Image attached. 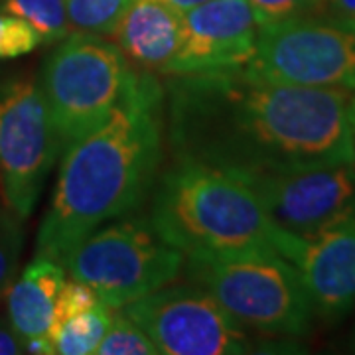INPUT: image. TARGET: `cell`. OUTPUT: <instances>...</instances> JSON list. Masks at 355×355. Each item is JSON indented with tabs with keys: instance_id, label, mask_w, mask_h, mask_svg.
<instances>
[{
	"instance_id": "6da1fadb",
	"label": "cell",
	"mask_w": 355,
	"mask_h": 355,
	"mask_svg": "<svg viewBox=\"0 0 355 355\" xmlns=\"http://www.w3.org/2000/svg\"><path fill=\"white\" fill-rule=\"evenodd\" d=\"M164 101L180 160L233 174L355 164L347 89L288 85L239 67L168 76Z\"/></svg>"
},
{
	"instance_id": "7a4b0ae2",
	"label": "cell",
	"mask_w": 355,
	"mask_h": 355,
	"mask_svg": "<svg viewBox=\"0 0 355 355\" xmlns=\"http://www.w3.org/2000/svg\"><path fill=\"white\" fill-rule=\"evenodd\" d=\"M164 85L139 71L101 127L67 146L36 254L62 263L105 223L128 216L156 184L164 150Z\"/></svg>"
},
{
	"instance_id": "3957f363",
	"label": "cell",
	"mask_w": 355,
	"mask_h": 355,
	"mask_svg": "<svg viewBox=\"0 0 355 355\" xmlns=\"http://www.w3.org/2000/svg\"><path fill=\"white\" fill-rule=\"evenodd\" d=\"M150 223L184 254L277 253V225L241 178L180 160L154 186Z\"/></svg>"
},
{
	"instance_id": "277c9868",
	"label": "cell",
	"mask_w": 355,
	"mask_h": 355,
	"mask_svg": "<svg viewBox=\"0 0 355 355\" xmlns=\"http://www.w3.org/2000/svg\"><path fill=\"white\" fill-rule=\"evenodd\" d=\"M186 277L209 292L245 330L261 336H302L314 308L300 272L279 253L186 254Z\"/></svg>"
},
{
	"instance_id": "5b68a950",
	"label": "cell",
	"mask_w": 355,
	"mask_h": 355,
	"mask_svg": "<svg viewBox=\"0 0 355 355\" xmlns=\"http://www.w3.org/2000/svg\"><path fill=\"white\" fill-rule=\"evenodd\" d=\"M135 67L114 42L76 32L46 58L40 85L62 153L99 128L119 107Z\"/></svg>"
},
{
	"instance_id": "8992f818",
	"label": "cell",
	"mask_w": 355,
	"mask_h": 355,
	"mask_svg": "<svg viewBox=\"0 0 355 355\" xmlns=\"http://www.w3.org/2000/svg\"><path fill=\"white\" fill-rule=\"evenodd\" d=\"M184 253L144 219L105 223L62 259L65 275L93 288L103 304L123 308L174 282Z\"/></svg>"
},
{
	"instance_id": "52a82bcc",
	"label": "cell",
	"mask_w": 355,
	"mask_h": 355,
	"mask_svg": "<svg viewBox=\"0 0 355 355\" xmlns=\"http://www.w3.org/2000/svg\"><path fill=\"white\" fill-rule=\"evenodd\" d=\"M251 73L288 85L355 89V24L308 14L261 26Z\"/></svg>"
},
{
	"instance_id": "ba28073f",
	"label": "cell",
	"mask_w": 355,
	"mask_h": 355,
	"mask_svg": "<svg viewBox=\"0 0 355 355\" xmlns=\"http://www.w3.org/2000/svg\"><path fill=\"white\" fill-rule=\"evenodd\" d=\"M62 144L40 81L0 77V200L32 216Z\"/></svg>"
},
{
	"instance_id": "9c48e42d",
	"label": "cell",
	"mask_w": 355,
	"mask_h": 355,
	"mask_svg": "<svg viewBox=\"0 0 355 355\" xmlns=\"http://www.w3.org/2000/svg\"><path fill=\"white\" fill-rule=\"evenodd\" d=\"M121 312L144 331L162 355L251 354L249 331L196 284L162 286L123 306Z\"/></svg>"
},
{
	"instance_id": "30bf717a",
	"label": "cell",
	"mask_w": 355,
	"mask_h": 355,
	"mask_svg": "<svg viewBox=\"0 0 355 355\" xmlns=\"http://www.w3.org/2000/svg\"><path fill=\"white\" fill-rule=\"evenodd\" d=\"M235 176L257 193L277 227L298 237L355 214V164Z\"/></svg>"
},
{
	"instance_id": "8fae6325",
	"label": "cell",
	"mask_w": 355,
	"mask_h": 355,
	"mask_svg": "<svg viewBox=\"0 0 355 355\" xmlns=\"http://www.w3.org/2000/svg\"><path fill=\"white\" fill-rule=\"evenodd\" d=\"M261 24L249 0H209L182 18V42L166 76L239 69L251 64Z\"/></svg>"
},
{
	"instance_id": "7c38bea8",
	"label": "cell",
	"mask_w": 355,
	"mask_h": 355,
	"mask_svg": "<svg viewBox=\"0 0 355 355\" xmlns=\"http://www.w3.org/2000/svg\"><path fill=\"white\" fill-rule=\"evenodd\" d=\"M275 249L300 272L314 312L340 318L355 308V214L310 237L277 229Z\"/></svg>"
},
{
	"instance_id": "4fadbf2b",
	"label": "cell",
	"mask_w": 355,
	"mask_h": 355,
	"mask_svg": "<svg viewBox=\"0 0 355 355\" xmlns=\"http://www.w3.org/2000/svg\"><path fill=\"white\" fill-rule=\"evenodd\" d=\"M65 280L62 263L36 254L4 294L8 322L26 342L28 354H51L55 304Z\"/></svg>"
},
{
	"instance_id": "5bb4252c",
	"label": "cell",
	"mask_w": 355,
	"mask_h": 355,
	"mask_svg": "<svg viewBox=\"0 0 355 355\" xmlns=\"http://www.w3.org/2000/svg\"><path fill=\"white\" fill-rule=\"evenodd\" d=\"M182 18L164 0H135L114 30V44L135 69L166 76L182 42Z\"/></svg>"
},
{
	"instance_id": "9a60e30c",
	"label": "cell",
	"mask_w": 355,
	"mask_h": 355,
	"mask_svg": "<svg viewBox=\"0 0 355 355\" xmlns=\"http://www.w3.org/2000/svg\"><path fill=\"white\" fill-rule=\"evenodd\" d=\"M113 308L99 302L87 312L67 318L50 338L51 354L58 355H91L97 354L103 336L111 326Z\"/></svg>"
},
{
	"instance_id": "2e32d148",
	"label": "cell",
	"mask_w": 355,
	"mask_h": 355,
	"mask_svg": "<svg viewBox=\"0 0 355 355\" xmlns=\"http://www.w3.org/2000/svg\"><path fill=\"white\" fill-rule=\"evenodd\" d=\"M0 12L22 18L46 44L62 42L71 34L65 0H0Z\"/></svg>"
},
{
	"instance_id": "e0dca14e",
	"label": "cell",
	"mask_w": 355,
	"mask_h": 355,
	"mask_svg": "<svg viewBox=\"0 0 355 355\" xmlns=\"http://www.w3.org/2000/svg\"><path fill=\"white\" fill-rule=\"evenodd\" d=\"M135 0H65L69 28L73 32L113 38Z\"/></svg>"
},
{
	"instance_id": "ac0fdd59",
	"label": "cell",
	"mask_w": 355,
	"mask_h": 355,
	"mask_svg": "<svg viewBox=\"0 0 355 355\" xmlns=\"http://www.w3.org/2000/svg\"><path fill=\"white\" fill-rule=\"evenodd\" d=\"M24 219L14 214L0 200V296H4L8 286L16 279L20 263V253L24 245Z\"/></svg>"
},
{
	"instance_id": "d6986e66",
	"label": "cell",
	"mask_w": 355,
	"mask_h": 355,
	"mask_svg": "<svg viewBox=\"0 0 355 355\" xmlns=\"http://www.w3.org/2000/svg\"><path fill=\"white\" fill-rule=\"evenodd\" d=\"M99 355H158L153 340L123 312L114 314L97 347Z\"/></svg>"
},
{
	"instance_id": "ffe728a7",
	"label": "cell",
	"mask_w": 355,
	"mask_h": 355,
	"mask_svg": "<svg viewBox=\"0 0 355 355\" xmlns=\"http://www.w3.org/2000/svg\"><path fill=\"white\" fill-rule=\"evenodd\" d=\"M42 38L22 18L0 12V60H14L34 51Z\"/></svg>"
},
{
	"instance_id": "44dd1931",
	"label": "cell",
	"mask_w": 355,
	"mask_h": 355,
	"mask_svg": "<svg viewBox=\"0 0 355 355\" xmlns=\"http://www.w3.org/2000/svg\"><path fill=\"white\" fill-rule=\"evenodd\" d=\"M249 4L261 26L320 14V0H249Z\"/></svg>"
},
{
	"instance_id": "7402d4cb",
	"label": "cell",
	"mask_w": 355,
	"mask_h": 355,
	"mask_svg": "<svg viewBox=\"0 0 355 355\" xmlns=\"http://www.w3.org/2000/svg\"><path fill=\"white\" fill-rule=\"evenodd\" d=\"M101 302L99 296L93 292L91 286L79 282V280H65V284L60 291L58 296V304H55V320H53V330L64 324L67 318H73L81 312H87L93 306ZM51 330V334H53ZM51 338V336H50Z\"/></svg>"
},
{
	"instance_id": "603a6c76",
	"label": "cell",
	"mask_w": 355,
	"mask_h": 355,
	"mask_svg": "<svg viewBox=\"0 0 355 355\" xmlns=\"http://www.w3.org/2000/svg\"><path fill=\"white\" fill-rule=\"evenodd\" d=\"M320 14L355 24V0H320Z\"/></svg>"
},
{
	"instance_id": "cb8c5ba5",
	"label": "cell",
	"mask_w": 355,
	"mask_h": 355,
	"mask_svg": "<svg viewBox=\"0 0 355 355\" xmlns=\"http://www.w3.org/2000/svg\"><path fill=\"white\" fill-rule=\"evenodd\" d=\"M28 354L26 342L14 331V328L4 322H0V355H18Z\"/></svg>"
},
{
	"instance_id": "d4e9b609",
	"label": "cell",
	"mask_w": 355,
	"mask_h": 355,
	"mask_svg": "<svg viewBox=\"0 0 355 355\" xmlns=\"http://www.w3.org/2000/svg\"><path fill=\"white\" fill-rule=\"evenodd\" d=\"M166 4H170L174 10H178L180 14H186L191 8H196V6H202L205 2H209V0H164Z\"/></svg>"
},
{
	"instance_id": "484cf974",
	"label": "cell",
	"mask_w": 355,
	"mask_h": 355,
	"mask_svg": "<svg viewBox=\"0 0 355 355\" xmlns=\"http://www.w3.org/2000/svg\"><path fill=\"white\" fill-rule=\"evenodd\" d=\"M347 121H349V128H352V137L355 142V95L349 97L347 101Z\"/></svg>"
}]
</instances>
